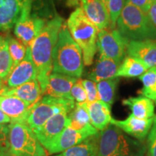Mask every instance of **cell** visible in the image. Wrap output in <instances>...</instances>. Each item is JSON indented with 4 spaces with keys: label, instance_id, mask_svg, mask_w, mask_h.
<instances>
[{
    "label": "cell",
    "instance_id": "30",
    "mask_svg": "<svg viewBox=\"0 0 156 156\" xmlns=\"http://www.w3.org/2000/svg\"><path fill=\"white\" fill-rule=\"evenodd\" d=\"M104 2L110 16V27L116 28L117 20L127 2V0H105Z\"/></svg>",
    "mask_w": 156,
    "mask_h": 156
},
{
    "label": "cell",
    "instance_id": "39",
    "mask_svg": "<svg viewBox=\"0 0 156 156\" xmlns=\"http://www.w3.org/2000/svg\"><path fill=\"white\" fill-rule=\"evenodd\" d=\"M5 39H4L2 37H1L0 36V46H1V45L2 44V43L4 42V41H5Z\"/></svg>",
    "mask_w": 156,
    "mask_h": 156
},
{
    "label": "cell",
    "instance_id": "23",
    "mask_svg": "<svg viewBox=\"0 0 156 156\" xmlns=\"http://www.w3.org/2000/svg\"><path fill=\"white\" fill-rule=\"evenodd\" d=\"M149 68L146 64L135 57L131 56H125L120 64L116 77H140L147 72Z\"/></svg>",
    "mask_w": 156,
    "mask_h": 156
},
{
    "label": "cell",
    "instance_id": "35",
    "mask_svg": "<svg viewBox=\"0 0 156 156\" xmlns=\"http://www.w3.org/2000/svg\"><path fill=\"white\" fill-rule=\"evenodd\" d=\"M153 1V0H127L126 3L132 4V5L138 7L142 11H143L144 12L147 14V12L151 8Z\"/></svg>",
    "mask_w": 156,
    "mask_h": 156
},
{
    "label": "cell",
    "instance_id": "38",
    "mask_svg": "<svg viewBox=\"0 0 156 156\" xmlns=\"http://www.w3.org/2000/svg\"><path fill=\"white\" fill-rule=\"evenodd\" d=\"M2 80L1 79V77H0V95H1V93L3 92V90H5V87H3V83H2Z\"/></svg>",
    "mask_w": 156,
    "mask_h": 156
},
{
    "label": "cell",
    "instance_id": "40",
    "mask_svg": "<svg viewBox=\"0 0 156 156\" xmlns=\"http://www.w3.org/2000/svg\"><path fill=\"white\" fill-rule=\"evenodd\" d=\"M139 155H137V154H135V153H132V154H129V155H124V156H138Z\"/></svg>",
    "mask_w": 156,
    "mask_h": 156
},
{
    "label": "cell",
    "instance_id": "3",
    "mask_svg": "<svg viewBox=\"0 0 156 156\" xmlns=\"http://www.w3.org/2000/svg\"><path fill=\"white\" fill-rule=\"evenodd\" d=\"M116 27L129 41L156 39V28L147 13L130 3L124 6Z\"/></svg>",
    "mask_w": 156,
    "mask_h": 156
},
{
    "label": "cell",
    "instance_id": "1",
    "mask_svg": "<svg viewBox=\"0 0 156 156\" xmlns=\"http://www.w3.org/2000/svg\"><path fill=\"white\" fill-rule=\"evenodd\" d=\"M63 22L64 20L61 17L56 16L46 23L30 46L33 61L36 68L37 80L44 94L48 77L53 70L52 54Z\"/></svg>",
    "mask_w": 156,
    "mask_h": 156
},
{
    "label": "cell",
    "instance_id": "19",
    "mask_svg": "<svg viewBox=\"0 0 156 156\" xmlns=\"http://www.w3.org/2000/svg\"><path fill=\"white\" fill-rule=\"evenodd\" d=\"M41 87L37 80L29 81L14 88H5L0 95H12L19 98L30 104H35L41 98Z\"/></svg>",
    "mask_w": 156,
    "mask_h": 156
},
{
    "label": "cell",
    "instance_id": "20",
    "mask_svg": "<svg viewBox=\"0 0 156 156\" xmlns=\"http://www.w3.org/2000/svg\"><path fill=\"white\" fill-rule=\"evenodd\" d=\"M87 108L88 112L90 124L97 130L106 129L112 119L111 114V106L100 100L92 103H87Z\"/></svg>",
    "mask_w": 156,
    "mask_h": 156
},
{
    "label": "cell",
    "instance_id": "12",
    "mask_svg": "<svg viewBox=\"0 0 156 156\" xmlns=\"http://www.w3.org/2000/svg\"><path fill=\"white\" fill-rule=\"evenodd\" d=\"M34 80H37V71L31 56L30 47L28 46L24 58L12 69L6 83L9 87L14 88Z\"/></svg>",
    "mask_w": 156,
    "mask_h": 156
},
{
    "label": "cell",
    "instance_id": "29",
    "mask_svg": "<svg viewBox=\"0 0 156 156\" xmlns=\"http://www.w3.org/2000/svg\"><path fill=\"white\" fill-rule=\"evenodd\" d=\"M9 54L13 61V68L24 58L27 47L20 40L10 38L8 40Z\"/></svg>",
    "mask_w": 156,
    "mask_h": 156
},
{
    "label": "cell",
    "instance_id": "26",
    "mask_svg": "<svg viewBox=\"0 0 156 156\" xmlns=\"http://www.w3.org/2000/svg\"><path fill=\"white\" fill-rule=\"evenodd\" d=\"M118 83L119 79L117 77L104 80L97 83L96 86L99 100L106 103L108 106H112L114 101L115 93Z\"/></svg>",
    "mask_w": 156,
    "mask_h": 156
},
{
    "label": "cell",
    "instance_id": "27",
    "mask_svg": "<svg viewBox=\"0 0 156 156\" xmlns=\"http://www.w3.org/2000/svg\"><path fill=\"white\" fill-rule=\"evenodd\" d=\"M139 77L142 83L140 93L156 103V67L151 68Z\"/></svg>",
    "mask_w": 156,
    "mask_h": 156
},
{
    "label": "cell",
    "instance_id": "41",
    "mask_svg": "<svg viewBox=\"0 0 156 156\" xmlns=\"http://www.w3.org/2000/svg\"><path fill=\"white\" fill-rule=\"evenodd\" d=\"M0 156H5L4 155V154L2 153V152L1 151H0Z\"/></svg>",
    "mask_w": 156,
    "mask_h": 156
},
{
    "label": "cell",
    "instance_id": "15",
    "mask_svg": "<svg viewBox=\"0 0 156 156\" xmlns=\"http://www.w3.org/2000/svg\"><path fill=\"white\" fill-rule=\"evenodd\" d=\"M81 4L86 17L98 30H103L110 26V16L104 2L102 0H81Z\"/></svg>",
    "mask_w": 156,
    "mask_h": 156
},
{
    "label": "cell",
    "instance_id": "24",
    "mask_svg": "<svg viewBox=\"0 0 156 156\" xmlns=\"http://www.w3.org/2000/svg\"><path fill=\"white\" fill-rule=\"evenodd\" d=\"M98 134L54 156H97Z\"/></svg>",
    "mask_w": 156,
    "mask_h": 156
},
{
    "label": "cell",
    "instance_id": "13",
    "mask_svg": "<svg viewBox=\"0 0 156 156\" xmlns=\"http://www.w3.org/2000/svg\"><path fill=\"white\" fill-rule=\"evenodd\" d=\"M153 120L154 117L147 119H140L131 114L124 120H116L112 118L110 124L118 126L126 134L142 141L149 134Z\"/></svg>",
    "mask_w": 156,
    "mask_h": 156
},
{
    "label": "cell",
    "instance_id": "36",
    "mask_svg": "<svg viewBox=\"0 0 156 156\" xmlns=\"http://www.w3.org/2000/svg\"><path fill=\"white\" fill-rule=\"evenodd\" d=\"M147 15L156 28V0H153L151 8L147 12Z\"/></svg>",
    "mask_w": 156,
    "mask_h": 156
},
{
    "label": "cell",
    "instance_id": "21",
    "mask_svg": "<svg viewBox=\"0 0 156 156\" xmlns=\"http://www.w3.org/2000/svg\"><path fill=\"white\" fill-rule=\"evenodd\" d=\"M120 64L112 58L100 55L94 68L89 74V80L97 83L104 80L116 77Z\"/></svg>",
    "mask_w": 156,
    "mask_h": 156
},
{
    "label": "cell",
    "instance_id": "4",
    "mask_svg": "<svg viewBox=\"0 0 156 156\" xmlns=\"http://www.w3.org/2000/svg\"><path fill=\"white\" fill-rule=\"evenodd\" d=\"M67 26L74 41L81 48L84 64L91 65L98 48V28L89 20L82 7H77L69 15Z\"/></svg>",
    "mask_w": 156,
    "mask_h": 156
},
{
    "label": "cell",
    "instance_id": "8",
    "mask_svg": "<svg viewBox=\"0 0 156 156\" xmlns=\"http://www.w3.org/2000/svg\"><path fill=\"white\" fill-rule=\"evenodd\" d=\"M129 41L116 28H108L98 30L97 47L100 55L122 63L126 54Z\"/></svg>",
    "mask_w": 156,
    "mask_h": 156
},
{
    "label": "cell",
    "instance_id": "6",
    "mask_svg": "<svg viewBox=\"0 0 156 156\" xmlns=\"http://www.w3.org/2000/svg\"><path fill=\"white\" fill-rule=\"evenodd\" d=\"M75 106V101L46 95L31 108L24 123L34 131L55 114L63 111L70 113Z\"/></svg>",
    "mask_w": 156,
    "mask_h": 156
},
{
    "label": "cell",
    "instance_id": "25",
    "mask_svg": "<svg viewBox=\"0 0 156 156\" xmlns=\"http://www.w3.org/2000/svg\"><path fill=\"white\" fill-rule=\"evenodd\" d=\"M69 124L70 127L81 129L90 124V116L87 108V103H75V106L69 113Z\"/></svg>",
    "mask_w": 156,
    "mask_h": 156
},
{
    "label": "cell",
    "instance_id": "42",
    "mask_svg": "<svg viewBox=\"0 0 156 156\" xmlns=\"http://www.w3.org/2000/svg\"><path fill=\"white\" fill-rule=\"evenodd\" d=\"M102 1H103V2H104V1H105V0H102Z\"/></svg>",
    "mask_w": 156,
    "mask_h": 156
},
{
    "label": "cell",
    "instance_id": "9",
    "mask_svg": "<svg viewBox=\"0 0 156 156\" xmlns=\"http://www.w3.org/2000/svg\"><path fill=\"white\" fill-rule=\"evenodd\" d=\"M33 0H28L25 3L20 17L17 21L15 34L26 47L38 36L46 25L44 20L36 17H31L30 11Z\"/></svg>",
    "mask_w": 156,
    "mask_h": 156
},
{
    "label": "cell",
    "instance_id": "7",
    "mask_svg": "<svg viewBox=\"0 0 156 156\" xmlns=\"http://www.w3.org/2000/svg\"><path fill=\"white\" fill-rule=\"evenodd\" d=\"M132 144L134 142L129 140L121 129L110 124L98 134L97 156H124L136 154L133 151Z\"/></svg>",
    "mask_w": 156,
    "mask_h": 156
},
{
    "label": "cell",
    "instance_id": "11",
    "mask_svg": "<svg viewBox=\"0 0 156 156\" xmlns=\"http://www.w3.org/2000/svg\"><path fill=\"white\" fill-rule=\"evenodd\" d=\"M69 114L66 111L58 113L50 118L40 128L34 130V132L44 148L47 149L68 126Z\"/></svg>",
    "mask_w": 156,
    "mask_h": 156
},
{
    "label": "cell",
    "instance_id": "33",
    "mask_svg": "<svg viewBox=\"0 0 156 156\" xmlns=\"http://www.w3.org/2000/svg\"><path fill=\"white\" fill-rule=\"evenodd\" d=\"M147 156H156V115L147 137Z\"/></svg>",
    "mask_w": 156,
    "mask_h": 156
},
{
    "label": "cell",
    "instance_id": "2",
    "mask_svg": "<svg viewBox=\"0 0 156 156\" xmlns=\"http://www.w3.org/2000/svg\"><path fill=\"white\" fill-rule=\"evenodd\" d=\"M53 70L70 77L80 78L83 75L84 62L81 48L70 34L67 25H62L58 33L53 54Z\"/></svg>",
    "mask_w": 156,
    "mask_h": 156
},
{
    "label": "cell",
    "instance_id": "37",
    "mask_svg": "<svg viewBox=\"0 0 156 156\" xmlns=\"http://www.w3.org/2000/svg\"><path fill=\"white\" fill-rule=\"evenodd\" d=\"M12 120L9 116H7L0 109V124H10Z\"/></svg>",
    "mask_w": 156,
    "mask_h": 156
},
{
    "label": "cell",
    "instance_id": "31",
    "mask_svg": "<svg viewBox=\"0 0 156 156\" xmlns=\"http://www.w3.org/2000/svg\"><path fill=\"white\" fill-rule=\"evenodd\" d=\"M71 95L77 103L87 102V94L83 85V80L78 78L71 90Z\"/></svg>",
    "mask_w": 156,
    "mask_h": 156
},
{
    "label": "cell",
    "instance_id": "28",
    "mask_svg": "<svg viewBox=\"0 0 156 156\" xmlns=\"http://www.w3.org/2000/svg\"><path fill=\"white\" fill-rule=\"evenodd\" d=\"M13 69V61L9 54L8 40L4 41L0 46V77L4 81Z\"/></svg>",
    "mask_w": 156,
    "mask_h": 156
},
{
    "label": "cell",
    "instance_id": "34",
    "mask_svg": "<svg viewBox=\"0 0 156 156\" xmlns=\"http://www.w3.org/2000/svg\"><path fill=\"white\" fill-rule=\"evenodd\" d=\"M9 127L6 124H0V151L6 156L9 149Z\"/></svg>",
    "mask_w": 156,
    "mask_h": 156
},
{
    "label": "cell",
    "instance_id": "16",
    "mask_svg": "<svg viewBox=\"0 0 156 156\" xmlns=\"http://www.w3.org/2000/svg\"><path fill=\"white\" fill-rule=\"evenodd\" d=\"M34 105L15 96L0 95V109L12 122H24Z\"/></svg>",
    "mask_w": 156,
    "mask_h": 156
},
{
    "label": "cell",
    "instance_id": "14",
    "mask_svg": "<svg viewBox=\"0 0 156 156\" xmlns=\"http://www.w3.org/2000/svg\"><path fill=\"white\" fill-rule=\"evenodd\" d=\"M78 78L59 73H51L48 77L44 93L51 96L73 100L71 90Z\"/></svg>",
    "mask_w": 156,
    "mask_h": 156
},
{
    "label": "cell",
    "instance_id": "5",
    "mask_svg": "<svg viewBox=\"0 0 156 156\" xmlns=\"http://www.w3.org/2000/svg\"><path fill=\"white\" fill-rule=\"evenodd\" d=\"M9 127V146L6 156H46L44 146L25 123L11 122Z\"/></svg>",
    "mask_w": 156,
    "mask_h": 156
},
{
    "label": "cell",
    "instance_id": "32",
    "mask_svg": "<svg viewBox=\"0 0 156 156\" xmlns=\"http://www.w3.org/2000/svg\"><path fill=\"white\" fill-rule=\"evenodd\" d=\"M83 85L87 94L86 103H92L95 101L99 100L96 83L91 80L86 79L83 80Z\"/></svg>",
    "mask_w": 156,
    "mask_h": 156
},
{
    "label": "cell",
    "instance_id": "10",
    "mask_svg": "<svg viewBox=\"0 0 156 156\" xmlns=\"http://www.w3.org/2000/svg\"><path fill=\"white\" fill-rule=\"evenodd\" d=\"M98 133V130H97L91 124H89L81 129H76L67 126L51 144L46 151L51 155L60 153Z\"/></svg>",
    "mask_w": 156,
    "mask_h": 156
},
{
    "label": "cell",
    "instance_id": "18",
    "mask_svg": "<svg viewBox=\"0 0 156 156\" xmlns=\"http://www.w3.org/2000/svg\"><path fill=\"white\" fill-rule=\"evenodd\" d=\"M28 0H0V30H9L16 24Z\"/></svg>",
    "mask_w": 156,
    "mask_h": 156
},
{
    "label": "cell",
    "instance_id": "17",
    "mask_svg": "<svg viewBox=\"0 0 156 156\" xmlns=\"http://www.w3.org/2000/svg\"><path fill=\"white\" fill-rule=\"evenodd\" d=\"M126 54L143 62L149 69L156 67V39L142 41H129Z\"/></svg>",
    "mask_w": 156,
    "mask_h": 156
},
{
    "label": "cell",
    "instance_id": "22",
    "mask_svg": "<svg viewBox=\"0 0 156 156\" xmlns=\"http://www.w3.org/2000/svg\"><path fill=\"white\" fill-rule=\"evenodd\" d=\"M123 105L128 106L132 114L140 119H147L155 116V104L145 96L129 97L122 101Z\"/></svg>",
    "mask_w": 156,
    "mask_h": 156
}]
</instances>
